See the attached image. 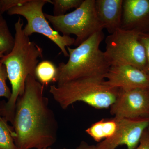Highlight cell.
<instances>
[{"instance_id": "obj_1", "label": "cell", "mask_w": 149, "mask_h": 149, "mask_svg": "<svg viewBox=\"0 0 149 149\" xmlns=\"http://www.w3.org/2000/svg\"><path fill=\"white\" fill-rule=\"evenodd\" d=\"M44 92V85L35 77H27L24 93L17 101L12 123L17 149L47 148L56 142L58 123Z\"/></svg>"}, {"instance_id": "obj_2", "label": "cell", "mask_w": 149, "mask_h": 149, "mask_svg": "<svg viewBox=\"0 0 149 149\" xmlns=\"http://www.w3.org/2000/svg\"><path fill=\"white\" fill-rule=\"evenodd\" d=\"M23 22L19 18L15 24V43L10 52L0 59L6 69L11 85L10 98L0 110L7 121L12 124L17 99L24 93L25 83L29 75L35 77L39 58L43 57V49L24 34Z\"/></svg>"}, {"instance_id": "obj_3", "label": "cell", "mask_w": 149, "mask_h": 149, "mask_svg": "<svg viewBox=\"0 0 149 149\" xmlns=\"http://www.w3.org/2000/svg\"><path fill=\"white\" fill-rule=\"evenodd\" d=\"M104 38L103 31L93 34L77 47H68L69 58L66 63H61L57 67L55 83L57 85L81 77H104L111 65L104 52L100 49Z\"/></svg>"}, {"instance_id": "obj_4", "label": "cell", "mask_w": 149, "mask_h": 149, "mask_svg": "<svg viewBox=\"0 0 149 149\" xmlns=\"http://www.w3.org/2000/svg\"><path fill=\"white\" fill-rule=\"evenodd\" d=\"M104 77H81L61 85L50 86L49 92L59 106L66 109L83 102L96 109L109 108L115 101L118 89L109 87Z\"/></svg>"}, {"instance_id": "obj_5", "label": "cell", "mask_w": 149, "mask_h": 149, "mask_svg": "<svg viewBox=\"0 0 149 149\" xmlns=\"http://www.w3.org/2000/svg\"><path fill=\"white\" fill-rule=\"evenodd\" d=\"M95 3V0H84L80 7L69 13L58 16L45 13V16L55 31L63 35H75L74 45L77 47L104 29L96 14Z\"/></svg>"}, {"instance_id": "obj_6", "label": "cell", "mask_w": 149, "mask_h": 149, "mask_svg": "<svg viewBox=\"0 0 149 149\" xmlns=\"http://www.w3.org/2000/svg\"><path fill=\"white\" fill-rule=\"evenodd\" d=\"M140 33L119 28L106 37L104 53L111 66L132 65L146 72V58Z\"/></svg>"}, {"instance_id": "obj_7", "label": "cell", "mask_w": 149, "mask_h": 149, "mask_svg": "<svg viewBox=\"0 0 149 149\" xmlns=\"http://www.w3.org/2000/svg\"><path fill=\"white\" fill-rule=\"evenodd\" d=\"M47 3H52L51 0H28L22 5L9 10L10 15L23 16L27 21L23 28L25 35L29 37L34 33H39L52 41L60 49L65 57H69L67 47L74 45L75 38L65 35H61L51 27L43 13V7Z\"/></svg>"}, {"instance_id": "obj_8", "label": "cell", "mask_w": 149, "mask_h": 149, "mask_svg": "<svg viewBox=\"0 0 149 149\" xmlns=\"http://www.w3.org/2000/svg\"><path fill=\"white\" fill-rule=\"evenodd\" d=\"M114 117L126 119L149 118V88L118 89L110 107Z\"/></svg>"}, {"instance_id": "obj_9", "label": "cell", "mask_w": 149, "mask_h": 149, "mask_svg": "<svg viewBox=\"0 0 149 149\" xmlns=\"http://www.w3.org/2000/svg\"><path fill=\"white\" fill-rule=\"evenodd\" d=\"M149 127V118H122L120 127L111 138L97 145L100 149H115L125 145L127 149H136L144 131Z\"/></svg>"}, {"instance_id": "obj_10", "label": "cell", "mask_w": 149, "mask_h": 149, "mask_svg": "<svg viewBox=\"0 0 149 149\" xmlns=\"http://www.w3.org/2000/svg\"><path fill=\"white\" fill-rule=\"evenodd\" d=\"M104 78L105 84L114 89L149 88V75L132 65H111Z\"/></svg>"}, {"instance_id": "obj_11", "label": "cell", "mask_w": 149, "mask_h": 149, "mask_svg": "<svg viewBox=\"0 0 149 149\" xmlns=\"http://www.w3.org/2000/svg\"><path fill=\"white\" fill-rule=\"evenodd\" d=\"M120 28L141 33L149 20V0H123Z\"/></svg>"}, {"instance_id": "obj_12", "label": "cell", "mask_w": 149, "mask_h": 149, "mask_svg": "<svg viewBox=\"0 0 149 149\" xmlns=\"http://www.w3.org/2000/svg\"><path fill=\"white\" fill-rule=\"evenodd\" d=\"M123 0H95L96 14L110 34L120 28Z\"/></svg>"}, {"instance_id": "obj_13", "label": "cell", "mask_w": 149, "mask_h": 149, "mask_svg": "<svg viewBox=\"0 0 149 149\" xmlns=\"http://www.w3.org/2000/svg\"><path fill=\"white\" fill-rule=\"evenodd\" d=\"M122 119L116 117L102 119L93 123L85 132L96 142L100 143L114 136L120 127Z\"/></svg>"}, {"instance_id": "obj_14", "label": "cell", "mask_w": 149, "mask_h": 149, "mask_svg": "<svg viewBox=\"0 0 149 149\" xmlns=\"http://www.w3.org/2000/svg\"><path fill=\"white\" fill-rule=\"evenodd\" d=\"M57 74V67L49 61L41 62L38 63L35 69V78L44 86L54 82Z\"/></svg>"}, {"instance_id": "obj_15", "label": "cell", "mask_w": 149, "mask_h": 149, "mask_svg": "<svg viewBox=\"0 0 149 149\" xmlns=\"http://www.w3.org/2000/svg\"><path fill=\"white\" fill-rule=\"evenodd\" d=\"M15 38L11 33L7 22L0 16V52L4 55L10 52L14 45Z\"/></svg>"}, {"instance_id": "obj_16", "label": "cell", "mask_w": 149, "mask_h": 149, "mask_svg": "<svg viewBox=\"0 0 149 149\" xmlns=\"http://www.w3.org/2000/svg\"><path fill=\"white\" fill-rule=\"evenodd\" d=\"M3 118L0 120V149H17L14 141L13 128Z\"/></svg>"}, {"instance_id": "obj_17", "label": "cell", "mask_w": 149, "mask_h": 149, "mask_svg": "<svg viewBox=\"0 0 149 149\" xmlns=\"http://www.w3.org/2000/svg\"><path fill=\"white\" fill-rule=\"evenodd\" d=\"M84 0H53L54 15L61 16L72 8H77L82 4Z\"/></svg>"}, {"instance_id": "obj_18", "label": "cell", "mask_w": 149, "mask_h": 149, "mask_svg": "<svg viewBox=\"0 0 149 149\" xmlns=\"http://www.w3.org/2000/svg\"><path fill=\"white\" fill-rule=\"evenodd\" d=\"M7 78H8L6 67L0 60V97L6 98L8 100L10 98L12 93L7 84ZM3 119V118L0 114V120Z\"/></svg>"}, {"instance_id": "obj_19", "label": "cell", "mask_w": 149, "mask_h": 149, "mask_svg": "<svg viewBox=\"0 0 149 149\" xmlns=\"http://www.w3.org/2000/svg\"><path fill=\"white\" fill-rule=\"evenodd\" d=\"M139 40L145 49L147 60L146 72L149 76V34L140 33Z\"/></svg>"}, {"instance_id": "obj_20", "label": "cell", "mask_w": 149, "mask_h": 149, "mask_svg": "<svg viewBox=\"0 0 149 149\" xmlns=\"http://www.w3.org/2000/svg\"><path fill=\"white\" fill-rule=\"evenodd\" d=\"M2 4V13L7 12L9 10L24 4L28 0H1Z\"/></svg>"}, {"instance_id": "obj_21", "label": "cell", "mask_w": 149, "mask_h": 149, "mask_svg": "<svg viewBox=\"0 0 149 149\" xmlns=\"http://www.w3.org/2000/svg\"><path fill=\"white\" fill-rule=\"evenodd\" d=\"M148 128L144 131L136 149H149V132Z\"/></svg>"}, {"instance_id": "obj_22", "label": "cell", "mask_w": 149, "mask_h": 149, "mask_svg": "<svg viewBox=\"0 0 149 149\" xmlns=\"http://www.w3.org/2000/svg\"><path fill=\"white\" fill-rule=\"evenodd\" d=\"M75 149H100L98 146L89 145L84 141H82Z\"/></svg>"}, {"instance_id": "obj_23", "label": "cell", "mask_w": 149, "mask_h": 149, "mask_svg": "<svg viewBox=\"0 0 149 149\" xmlns=\"http://www.w3.org/2000/svg\"><path fill=\"white\" fill-rule=\"evenodd\" d=\"M2 10V4L1 0H0V16L2 15L3 14Z\"/></svg>"}, {"instance_id": "obj_24", "label": "cell", "mask_w": 149, "mask_h": 149, "mask_svg": "<svg viewBox=\"0 0 149 149\" xmlns=\"http://www.w3.org/2000/svg\"><path fill=\"white\" fill-rule=\"evenodd\" d=\"M4 55V54L3 53V52H0V59L1 58H2L3 57Z\"/></svg>"}, {"instance_id": "obj_25", "label": "cell", "mask_w": 149, "mask_h": 149, "mask_svg": "<svg viewBox=\"0 0 149 149\" xmlns=\"http://www.w3.org/2000/svg\"><path fill=\"white\" fill-rule=\"evenodd\" d=\"M51 149L50 148H44V149Z\"/></svg>"}, {"instance_id": "obj_26", "label": "cell", "mask_w": 149, "mask_h": 149, "mask_svg": "<svg viewBox=\"0 0 149 149\" xmlns=\"http://www.w3.org/2000/svg\"><path fill=\"white\" fill-rule=\"evenodd\" d=\"M148 131L149 132V127H148Z\"/></svg>"}, {"instance_id": "obj_27", "label": "cell", "mask_w": 149, "mask_h": 149, "mask_svg": "<svg viewBox=\"0 0 149 149\" xmlns=\"http://www.w3.org/2000/svg\"><path fill=\"white\" fill-rule=\"evenodd\" d=\"M63 149H67L66 148H63Z\"/></svg>"}]
</instances>
